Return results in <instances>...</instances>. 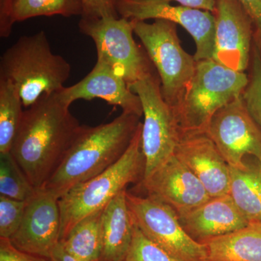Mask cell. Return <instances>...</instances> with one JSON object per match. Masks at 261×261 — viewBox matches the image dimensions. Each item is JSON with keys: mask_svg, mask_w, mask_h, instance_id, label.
I'll return each mask as SVG.
<instances>
[{"mask_svg": "<svg viewBox=\"0 0 261 261\" xmlns=\"http://www.w3.org/2000/svg\"><path fill=\"white\" fill-rule=\"evenodd\" d=\"M141 183L147 195L167 204L178 216L211 197L202 182L175 154Z\"/></svg>", "mask_w": 261, "mask_h": 261, "instance_id": "14", "label": "cell"}, {"mask_svg": "<svg viewBox=\"0 0 261 261\" xmlns=\"http://www.w3.org/2000/svg\"><path fill=\"white\" fill-rule=\"evenodd\" d=\"M126 195L134 223L151 241L178 261H208L205 245L186 232L172 207L152 196Z\"/></svg>", "mask_w": 261, "mask_h": 261, "instance_id": "9", "label": "cell"}, {"mask_svg": "<svg viewBox=\"0 0 261 261\" xmlns=\"http://www.w3.org/2000/svg\"><path fill=\"white\" fill-rule=\"evenodd\" d=\"M140 117L122 112L109 123L82 126L56 171L43 187L57 198L118 162L129 147Z\"/></svg>", "mask_w": 261, "mask_h": 261, "instance_id": "2", "label": "cell"}, {"mask_svg": "<svg viewBox=\"0 0 261 261\" xmlns=\"http://www.w3.org/2000/svg\"><path fill=\"white\" fill-rule=\"evenodd\" d=\"M51 261H87L82 260L71 255L65 250L64 247L61 243L55 249L50 257ZM102 261V260H100Z\"/></svg>", "mask_w": 261, "mask_h": 261, "instance_id": "32", "label": "cell"}, {"mask_svg": "<svg viewBox=\"0 0 261 261\" xmlns=\"http://www.w3.org/2000/svg\"><path fill=\"white\" fill-rule=\"evenodd\" d=\"M0 261H51L50 258L25 253L15 248L9 240L0 238Z\"/></svg>", "mask_w": 261, "mask_h": 261, "instance_id": "29", "label": "cell"}, {"mask_svg": "<svg viewBox=\"0 0 261 261\" xmlns=\"http://www.w3.org/2000/svg\"><path fill=\"white\" fill-rule=\"evenodd\" d=\"M79 28L93 41L97 60L111 65L128 87L155 73L147 53L135 42L132 20L121 17H81Z\"/></svg>", "mask_w": 261, "mask_h": 261, "instance_id": "8", "label": "cell"}, {"mask_svg": "<svg viewBox=\"0 0 261 261\" xmlns=\"http://www.w3.org/2000/svg\"><path fill=\"white\" fill-rule=\"evenodd\" d=\"M171 0H118L119 17L136 21L164 20L181 25L195 41L196 61L212 59L214 49V13L184 5H173Z\"/></svg>", "mask_w": 261, "mask_h": 261, "instance_id": "10", "label": "cell"}, {"mask_svg": "<svg viewBox=\"0 0 261 261\" xmlns=\"http://www.w3.org/2000/svg\"><path fill=\"white\" fill-rule=\"evenodd\" d=\"M249 75L213 59L197 61L191 84L174 113L181 135L206 133L220 109L243 95Z\"/></svg>", "mask_w": 261, "mask_h": 261, "instance_id": "5", "label": "cell"}, {"mask_svg": "<svg viewBox=\"0 0 261 261\" xmlns=\"http://www.w3.org/2000/svg\"><path fill=\"white\" fill-rule=\"evenodd\" d=\"M83 15L90 18H118L117 3L118 0H81Z\"/></svg>", "mask_w": 261, "mask_h": 261, "instance_id": "28", "label": "cell"}, {"mask_svg": "<svg viewBox=\"0 0 261 261\" xmlns=\"http://www.w3.org/2000/svg\"><path fill=\"white\" fill-rule=\"evenodd\" d=\"M178 4L190 8H197L214 13L216 8V0H171Z\"/></svg>", "mask_w": 261, "mask_h": 261, "instance_id": "31", "label": "cell"}, {"mask_svg": "<svg viewBox=\"0 0 261 261\" xmlns=\"http://www.w3.org/2000/svg\"><path fill=\"white\" fill-rule=\"evenodd\" d=\"M206 134L230 167H244L247 155L261 163V130L247 111L243 95L214 115Z\"/></svg>", "mask_w": 261, "mask_h": 261, "instance_id": "11", "label": "cell"}, {"mask_svg": "<svg viewBox=\"0 0 261 261\" xmlns=\"http://www.w3.org/2000/svg\"><path fill=\"white\" fill-rule=\"evenodd\" d=\"M59 92L62 99L70 106L79 99H101L108 104L119 106L123 113L140 118L143 116L139 96L111 65L99 60L83 80L70 87H65Z\"/></svg>", "mask_w": 261, "mask_h": 261, "instance_id": "15", "label": "cell"}, {"mask_svg": "<svg viewBox=\"0 0 261 261\" xmlns=\"http://www.w3.org/2000/svg\"><path fill=\"white\" fill-rule=\"evenodd\" d=\"M27 201L0 195V238L10 240L20 227Z\"/></svg>", "mask_w": 261, "mask_h": 261, "instance_id": "27", "label": "cell"}, {"mask_svg": "<svg viewBox=\"0 0 261 261\" xmlns=\"http://www.w3.org/2000/svg\"><path fill=\"white\" fill-rule=\"evenodd\" d=\"M142 127L141 122L129 147L118 162L60 197L61 243L82 219L104 210L130 184L142 181L145 161L142 149Z\"/></svg>", "mask_w": 261, "mask_h": 261, "instance_id": "4", "label": "cell"}, {"mask_svg": "<svg viewBox=\"0 0 261 261\" xmlns=\"http://www.w3.org/2000/svg\"><path fill=\"white\" fill-rule=\"evenodd\" d=\"M59 199L44 189L27 200L20 227L10 239L20 251L50 258L61 243Z\"/></svg>", "mask_w": 261, "mask_h": 261, "instance_id": "13", "label": "cell"}, {"mask_svg": "<svg viewBox=\"0 0 261 261\" xmlns=\"http://www.w3.org/2000/svg\"><path fill=\"white\" fill-rule=\"evenodd\" d=\"M18 90L10 81L0 79V154L9 153L24 111Z\"/></svg>", "mask_w": 261, "mask_h": 261, "instance_id": "23", "label": "cell"}, {"mask_svg": "<svg viewBox=\"0 0 261 261\" xmlns=\"http://www.w3.org/2000/svg\"><path fill=\"white\" fill-rule=\"evenodd\" d=\"M202 244L208 261H261V221Z\"/></svg>", "mask_w": 261, "mask_h": 261, "instance_id": "20", "label": "cell"}, {"mask_svg": "<svg viewBox=\"0 0 261 261\" xmlns=\"http://www.w3.org/2000/svg\"><path fill=\"white\" fill-rule=\"evenodd\" d=\"M36 191L11 153L0 154V195L27 201Z\"/></svg>", "mask_w": 261, "mask_h": 261, "instance_id": "24", "label": "cell"}, {"mask_svg": "<svg viewBox=\"0 0 261 261\" xmlns=\"http://www.w3.org/2000/svg\"><path fill=\"white\" fill-rule=\"evenodd\" d=\"M126 193L121 192L102 211V261H123L129 250L135 223Z\"/></svg>", "mask_w": 261, "mask_h": 261, "instance_id": "18", "label": "cell"}, {"mask_svg": "<svg viewBox=\"0 0 261 261\" xmlns=\"http://www.w3.org/2000/svg\"><path fill=\"white\" fill-rule=\"evenodd\" d=\"M82 15L81 0H0V37H9L15 23L28 19Z\"/></svg>", "mask_w": 261, "mask_h": 261, "instance_id": "19", "label": "cell"}, {"mask_svg": "<svg viewBox=\"0 0 261 261\" xmlns=\"http://www.w3.org/2000/svg\"><path fill=\"white\" fill-rule=\"evenodd\" d=\"M59 92L43 94L24 111L10 151L36 190L53 176L82 126Z\"/></svg>", "mask_w": 261, "mask_h": 261, "instance_id": "1", "label": "cell"}, {"mask_svg": "<svg viewBox=\"0 0 261 261\" xmlns=\"http://www.w3.org/2000/svg\"><path fill=\"white\" fill-rule=\"evenodd\" d=\"M213 60L239 72L250 66L254 27L238 0H216Z\"/></svg>", "mask_w": 261, "mask_h": 261, "instance_id": "12", "label": "cell"}, {"mask_svg": "<svg viewBox=\"0 0 261 261\" xmlns=\"http://www.w3.org/2000/svg\"><path fill=\"white\" fill-rule=\"evenodd\" d=\"M123 261H178L156 245L135 224L133 238Z\"/></svg>", "mask_w": 261, "mask_h": 261, "instance_id": "26", "label": "cell"}, {"mask_svg": "<svg viewBox=\"0 0 261 261\" xmlns=\"http://www.w3.org/2000/svg\"><path fill=\"white\" fill-rule=\"evenodd\" d=\"M102 211L84 218L70 230L62 245L67 252L82 260H102Z\"/></svg>", "mask_w": 261, "mask_h": 261, "instance_id": "22", "label": "cell"}, {"mask_svg": "<svg viewBox=\"0 0 261 261\" xmlns=\"http://www.w3.org/2000/svg\"><path fill=\"white\" fill-rule=\"evenodd\" d=\"M70 70L69 63L53 53L44 31L19 38L0 59V79L15 86L25 108L64 88Z\"/></svg>", "mask_w": 261, "mask_h": 261, "instance_id": "3", "label": "cell"}, {"mask_svg": "<svg viewBox=\"0 0 261 261\" xmlns=\"http://www.w3.org/2000/svg\"><path fill=\"white\" fill-rule=\"evenodd\" d=\"M178 216L184 229L200 243L233 232L250 223L228 194L211 197L200 205Z\"/></svg>", "mask_w": 261, "mask_h": 261, "instance_id": "17", "label": "cell"}, {"mask_svg": "<svg viewBox=\"0 0 261 261\" xmlns=\"http://www.w3.org/2000/svg\"><path fill=\"white\" fill-rule=\"evenodd\" d=\"M132 20L134 32L159 75L163 97L175 113L191 84L197 61L182 48L176 23Z\"/></svg>", "mask_w": 261, "mask_h": 261, "instance_id": "6", "label": "cell"}, {"mask_svg": "<svg viewBox=\"0 0 261 261\" xmlns=\"http://www.w3.org/2000/svg\"><path fill=\"white\" fill-rule=\"evenodd\" d=\"M251 18L254 27L253 43L261 56V0H238Z\"/></svg>", "mask_w": 261, "mask_h": 261, "instance_id": "30", "label": "cell"}, {"mask_svg": "<svg viewBox=\"0 0 261 261\" xmlns=\"http://www.w3.org/2000/svg\"><path fill=\"white\" fill-rule=\"evenodd\" d=\"M174 154L202 182L211 197L228 195L229 166L207 134L181 135Z\"/></svg>", "mask_w": 261, "mask_h": 261, "instance_id": "16", "label": "cell"}, {"mask_svg": "<svg viewBox=\"0 0 261 261\" xmlns=\"http://www.w3.org/2000/svg\"><path fill=\"white\" fill-rule=\"evenodd\" d=\"M229 168L228 195L250 222L261 221V163Z\"/></svg>", "mask_w": 261, "mask_h": 261, "instance_id": "21", "label": "cell"}, {"mask_svg": "<svg viewBox=\"0 0 261 261\" xmlns=\"http://www.w3.org/2000/svg\"><path fill=\"white\" fill-rule=\"evenodd\" d=\"M129 88L140 97L143 110L142 149L145 161V180L174 154L181 132L172 108L163 97L157 72L135 82Z\"/></svg>", "mask_w": 261, "mask_h": 261, "instance_id": "7", "label": "cell"}, {"mask_svg": "<svg viewBox=\"0 0 261 261\" xmlns=\"http://www.w3.org/2000/svg\"><path fill=\"white\" fill-rule=\"evenodd\" d=\"M249 82L243 94L247 111L261 130V56L253 43Z\"/></svg>", "mask_w": 261, "mask_h": 261, "instance_id": "25", "label": "cell"}]
</instances>
